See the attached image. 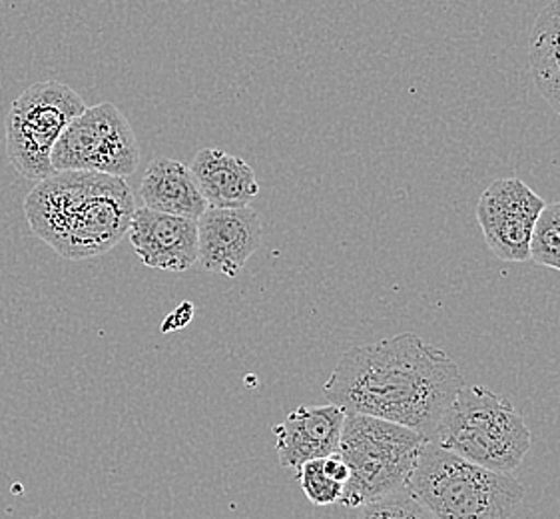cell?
I'll return each mask as SVG.
<instances>
[{"label":"cell","instance_id":"obj_1","mask_svg":"<svg viewBox=\"0 0 560 519\" xmlns=\"http://www.w3.org/2000/svg\"><path fill=\"white\" fill-rule=\"evenodd\" d=\"M465 385L459 366L413 332L349 348L324 385L329 404L415 429L431 440Z\"/></svg>","mask_w":560,"mask_h":519},{"label":"cell","instance_id":"obj_2","mask_svg":"<svg viewBox=\"0 0 560 519\" xmlns=\"http://www.w3.org/2000/svg\"><path fill=\"white\" fill-rule=\"evenodd\" d=\"M31 232L62 258H98L122 240L136 212L126 178L98 172H55L24 198Z\"/></svg>","mask_w":560,"mask_h":519},{"label":"cell","instance_id":"obj_3","mask_svg":"<svg viewBox=\"0 0 560 519\" xmlns=\"http://www.w3.org/2000/svg\"><path fill=\"white\" fill-rule=\"evenodd\" d=\"M405 487L438 519H513L525 487L427 441Z\"/></svg>","mask_w":560,"mask_h":519},{"label":"cell","instance_id":"obj_4","mask_svg":"<svg viewBox=\"0 0 560 519\" xmlns=\"http://www.w3.org/2000/svg\"><path fill=\"white\" fill-rule=\"evenodd\" d=\"M429 441L467 462L511 474L525 460L533 438L511 400L485 385H463Z\"/></svg>","mask_w":560,"mask_h":519},{"label":"cell","instance_id":"obj_5","mask_svg":"<svg viewBox=\"0 0 560 519\" xmlns=\"http://www.w3.org/2000/svg\"><path fill=\"white\" fill-rule=\"evenodd\" d=\"M425 443V438L415 429L348 414L337 453L348 465L349 480L339 504L363 508L404 489Z\"/></svg>","mask_w":560,"mask_h":519},{"label":"cell","instance_id":"obj_6","mask_svg":"<svg viewBox=\"0 0 560 519\" xmlns=\"http://www.w3.org/2000/svg\"><path fill=\"white\" fill-rule=\"evenodd\" d=\"M86 111V102L72 86L45 80L28 86L12 102L4 120L7 157L26 181L55 174L52 150L68 125Z\"/></svg>","mask_w":560,"mask_h":519},{"label":"cell","instance_id":"obj_7","mask_svg":"<svg viewBox=\"0 0 560 519\" xmlns=\"http://www.w3.org/2000/svg\"><path fill=\"white\" fill-rule=\"evenodd\" d=\"M140 162V145L132 126L113 102L86 106L52 150L55 172H98L126 178Z\"/></svg>","mask_w":560,"mask_h":519},{"label":"cell","instance_id":"obj_8","mask_svg":"<svg viewBox=\"0 0 560 519\" xmlns=\"http://www.w3.org/2000/svg\"><path fill=\"white\" fill-rule=\"evenodd\" d=\"M545 200L518 178H499L477 203V222L489 250L504 262L530 260V240Z\"/></svg>","mask_w":560,"mask_h":519},{"label":"cell","instance_id":"obj_9","mask_svg":"<svg viewBox=\"0 0 560 519\" xmlns=\"http://www.w3.org/2000/svg\"><path fill=\"white\" fill-rule=\"evenodd\" d=\"M261 246V222L254 208H208L198 218V260L203 270L236 278Z\"/></svg>","mask_w":560,"mask_h":519},{"label":"cell","instance_id":"obj_10","mask_svg":"<svg viewBox=\"0 0 560 519\" xmlns=\"http://www.w3.org/2000/svg\"><path fill=\"white\" fill-rule=\"evenodd\" d=\"M128 237L148 268L186 272L198 262V220L136 208Z\"/></svg>","mask_w":560,"mask_h":519},{"label":"cell","instance_id":"obj_11","mask_svg":"<svg viewBox=\"0 0 560 519\" xmlns=\"http://www.w3.org/2000/svg\"><path fill=\"white\" fill-rule=\"evenodd\" d=\"M346 416L348 414L334 404L293 410L273 428L281 465L300 470L303 463L337 453Z\"/></svg>","mask_w":560,"mask_h":519},{"label":"cell","instance_id":"obj_12","mask_svg":"<svg viewBox=\"0 0 560 519\" xmlns=\"http://www.w3.org/2000/svg\"><path fill=\"white\" fill-rule=\"evenodd\" d=\"M188 169L208 208H244L259 194L254 169L224 150H198Z\"/></svg>","mask_w":560,"mask_h":519},{"label":"cell","instance_id":"obj_13","mask_svg":"<svg viewBox=\"0 0 560 519\" xmlns=\"http://www.w3.org/2000/svg\"><path fill=\"white\" fill-rule=\"evenodd\" d=\"M140 198L148 210L190 220H198L208 210L190 169L179 160L164 157L148 164Z\"/></svg>","mask_w":560,"mask_h":519},{"label":"cell","instance_id":"obj_14","mask_svg":"<svg viewBox=\"0 0 560 519\" xmlns=\"http://www.w3.org/2000/svg\"><path fill=\"white\" fill-rule=\"evenodd\" d=\"M528 60L538 92L560 116V0L547 4L533 24Z\"/></svg>","mask_w":560,"mask_h":519},{"label":"cell","instance_id":"obj_15","mask_svg":"<svg viewBox=\"0 0 560 519\" xmlns=\"http://www.w3.org/2000/svg\"><path fill=\"white\" fill-rule=\"evenodd\" d=\"M298 480L305 497L314 506H334L339 504L346 486H348L349 470L339 453L319 458L314 462L303 463L298 470Z\"/></svg>","mask_w":560,"mask_h":519},{"label":"cell","instance_id":"obj_16","mask_svg":"<svg viewBox=\"0 0 560 519\" xmlns=\"http://www.w3.org/2000/svg\"><path fill=\"white\" fill-rule=\"evenodd\" d=\"M530 262L560 272V200L545 204L530 240Z\"/></svg>","mask_w":560,"mask_h":519},{"label":"cell","instance_id":"obj_17","mask_svg":"<svg viewBox=\"0 0 560 519\" xmlns=\"http://www.w3.org/2000/svg\"><path fill=\"white\" fill-rule=\"evenodd\" d=\"M358 519H438L417 497L404 487L395 494L375 499L359 511Z\"/></svg>","mask_w":560,"mask_h":519}]
</instances>
